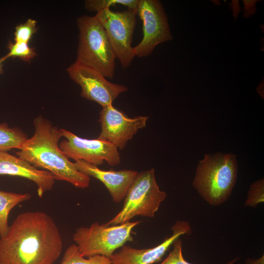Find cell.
Listing matches in <instances>:
<instances>
[{
    "label": "cell",
    "instance_id": "23",
    "mask_svg": "<svg viewBox=\"0 0 264 264\" xmlns=\"http://www.w3.org/2000/svg\"><path fill=\"white\" fill-rule=\"evenodd\" d=\"M246 264H264V255L258 259L248 258L246 260Z\"/></svg>",
    "mask_w": 264,
    "mask_h": 264
},
{
    "label": "cell",
    "instance_id": "4",
    "mask_svg": "<svg viewBox=\"0 0 264 264\" xmlns=\"http://www.w3.org/2000/svg\"><path fill=\"white\" fill-rule=\"evenodd\" d=\"M77 23L79 34L76 61L112 78L116 58L105 29L95 16H83Z\"/></svg>",
    "mask_w": 264,
    "mask_h": 264
},
{
    "label": "cell",
    "instance_id": "2",
    "mask_svg": "<svg viewBox=\"0 0 264 264\" xmlns=\"http://www.w3.org/2000/svg\"><path fill=\"white\" fill-rule=\"evenodd\" d=\"M33 124L34 134L24 142L17 155L34 167L50 172L55 179L76 188H88L90 177L80 172L59 147V141L63 137L60 129L41 115Z\"/></svg>",
    "mask_w": 264,
    "mask_h": 264
},
{
    "label": "cell",
    "instance_id": "9",
    "mask_svg": "<svg viewBox=\"0 0 264 264\" xmlns=\"http://www.w3.org/2000/svg\"><path fill=\"white\" fill-rule=\"evenodd\" d=\"M60 130L66 139L61 141L59 147L68 158L83 160L96 166L104 161L111 166L121 163L118 148L110 142L98 138H83L66 129Z\"/></svg>",
    "mask_w": 264,
    "mask_h": 264
},
{
    "label": "cell",
    "instance_id": "7",
    "mask_svg": "<svg viewBox=\"0 0 264 264\" xmlns=\"http://www.w3.org/2000/svg\"><path fill=\"white\" fill-rule=\"evenodd\" d=\"M136 15L137 9L114 12L110 8L94 16L105 29L116 58L124 68L129 66L135 57L132 43Z\"/></svg>",
    "mask_w": 264,
    "mask_h": 264
},
{
    "label": "cell",
    "instance_id": "12",
    "mask_svg": "<svg viewBox=\"0 0 264 264\" xmlns=\"http://www.w3.org/2000/svg\"><path fill=\"white\" fill-rule=\"evenodd\" d=\"M172 236L166 238L159 245L150 248L136 249L124 245L110 258L112 264H153L160 261L162 258L181 235H190L192 229L189 222L177 220L171 227Z\"/></svg>",
    "mask_w": 264,
    "mask_h": 264
},
{
    "label": "cell",
    "instance_id": "21",
    "mask_svg": "<svg viewBox=\"0 0 264 264\" xmlns=\"http://www.w3.org/2000/svg\"><path fill=\"white\" fill-rule=\"evenodd\" d=\"M264 202V180L259 179L250 186L246 199L244 202L246 207H256Z\"/></svg>",
    "mask_w": 264,
    "mask_h": 264
},
{
    "label": "cell",
    "instance_id": "16",
    "mask_svg": "<svg viewBox=\"0 0 264 264\" xmlns=\"http://www.w3.org/2000/svg\"><path fill=\"white\" fill-rule=\"evenodd\" d=\"M27 139V135L20 129L10 127L7 123H0V151L20 150Z\"/></svg>",
    "mask_w": 264,
    "mask_h": 264
},
{
    "label": "cell",
    "instance_id": "5",
    "mask_svg": "<svg viewBox=\"0 0 264 264\" xmlns=\"http://www.w3.org/2000/svg\"><path fill=\"white\" fill-rule=\"evenodd\" d=\"M166 197L157 184L154 169L138 173L127 191L122 209L105 224L124 223L136 216L153 218Z\"/></svg>",
    "mask_w": 264,
    "mask_h": 264
},
{
    "label": "cell",
    "instance_id": "15",
    "mask_svg": "<svg viewBox=\"0 0 264 264\" xmlns=\"http://www.w3.org/2000/svg\"><path fill=\"white\" fill-rule=\"evenodd\" d=\"M29 193L19 194L0 190V237L6 233L8 217L16 206L31 198Z\"/></svg>",
    "mask_w": 264,
    "mask_h": 264
},
{
    "label": "cell",
    "instance_id": "20",
    "mask_svg": "<svg viewBox=\"0 0 264 264\" xmlns=\"http://www.w3.org/2000/svg\"><path fill=\"white\" fill-rule=\"evenodd\" d=\"M37 30L36 21L28 19L23 23L18 24L16 27L14 32L15 42L28 44Z\"/></svg>",
    "mask_w": 264,
    "mask_h": 264
},
{
    "label": "cell",
    "instance_id": "14",
    "mask_svg": "<svg viewBox=\"0 0 264 264\" xmlns=\"http://www.w3.org/2000/svg\"><path fill=\"white\" fill-rule=\"evenodd\" d=\"M76 168L83 174L101 181L109 191L113 201H121L138 172L132 170H104L83 160L74 162Z\"/></svg>",
    "mask_w": 264,
    "mask_h": 264
},
{
    "label": "cell",
    "instance_id": "3",
    "mask_svg": "<svg viewBox=\"0 0 264 264\" xmlns=\"http://www.w3.org/2000/svg\"><path fill=\"white\" fill-rule=\"evenodd\" d=\"M237 176L238 164L234 154H205L199 162L192 185L204 200L217 206L230 198Z\"/></svg>",
    "mask_w": 264,
    "mask_h": 264
},
{
    "label": "cell",
    "instance_id": "1",
    "mask_svg": "<svg viewBox=\"0 0 264 264\" xmlns=\"http://www.w3.org/2000/svg\"><path fill=\"white\" fill-rule=\"evenodd\" d=\"M63 241L53 219L40 211L20 214L0 237V264H54Z\"/></svg>",
    "mask_w": 264,
    "mask_h": 264
},
{
    "label": "cell",
    "instance_id": "17",
    "mask_svg": "<svg viewBox=\"0 0 264 264\" xmlns=\"http://www.w3.org/2000/svg\"><path fill=\"white\" fill-rule=\"evenodd\" d=\"M61 264H112L104 256L95 255L88 258L82 256L76 244L69 245L66 250Z\"/></svg>",
    "mask_w": 264,
    "mask_h": 264
},
{
    "label": "cell",
    "instance_id": "8",
    "mask_svg": "<svg viewBox=\"0 0 264 264\" xmlns=\"http://www.w3.org/2000/svg\"><path fill=\"white\" fill-rule=\"evenodd\" d=\"M137 15L142 22L143 37L133 47L134 55L139 58L149 56L158 44L173 39L167 14L158 0H138Z\"/></svg>",
    "mask_w": 264,
    "mask_h": 264
},
{
    "label": "cell",
    "instance_id": "10",
    "mask_svg": "<svg viewBox=\"0 0 264 264\" xmlns=\"http://www.w3.org/2000/svg\"><path fill=\"white\" fill-rule=\"evenodd\" d=\"M67 71L70 78L81 87V96L102 107L112 105L120 94L128 90L127 87L108 81L98 71L76 61Z\"/></svg>",
    "mask_w": 264,
    "mask_h": 264
},
{
    "label": "cell",
    "instance_id": "24",
    "mask_svg": "<svg viewBox=\"0 0 264 264\" xmlns=\"http://www.w3.org/2000/svg\"><path fill=\"white\" fill-rule=\"evenodd\" d=\"M3 61L1 59V58H0V74H1L3 73V65L2 63Z\"/></svg>",
    "mask_w": 264,
    "mask_h": 264
},
{
    "label": "cell",
    "instance_id": "6",
    "mask_svg": "<svg viewBox=\"0 0 264 264\" xmlns=\"http://www.w3.org/2000/svg\"><path fill=\"white\" fill-rule=\"evenodd\" d=\"M139 223V221H129L107 225L95 222L89 227L76 229L73 240L82 256L88 258L100 255L110 259L116 249L127 242L133 241L132 230Z\"/></svg>",
    "mask_w": 264,
    "mask_h": 264
},
{
    "label": "cell",
    "instance_id": "13",
    "mask_svg": "<svg viewBox=\"0 0 264 264\" xmlns=\"http://www.w3.org/2000/svg\"><path fill=\"white\" fill-rule=\"evenodd\" d=\"M0 175L19 176L33 181L37 186L40 198L53 188L56 180L50 172L39 169L20 157L4 151H0Z\"/></svg>",
    "mask_w": 264,
    "mask_h": 264
},
{
    "label": "cell",
    "instance_id": "18",
    "mask_svg": "<svg viewBox=\"0 0 264 264\" xmlns=\"http://www.w3.org/2000/svg\"><path fill=\"white\" fill-rule=\"evenodd\" d=\"M7 47L8 53L1 58L3 62L9 58H19L29 62L36 55L34 49L29 47L27 43L9 41Z\"/></svg>",
    "mask_w": 264,
    "mask_h": 264
},
{
    "label": "cell",
    "instance_id": "22",
    "mask_svg": "<svg viewBox=\"0 0 264 264\" xmlns=\"http://www.w3.org/2000/svg\"><path fill=\"white\" fill-rule=\"evenodd\" d=\"M172 245L173 246L172 250L160 264H193L186 261L183 256L181 239L177 238ZM239 259L236 258L226 264H234Z\"/></svg>",
    "mask_w": 264,
    "mask_h": 264
},
{
    "label": "cell",
    "instance_id": "19",
    "mask_svg": "<svg viewBox=\"0 0 264 264\" xmlns=\"http://www.w3.org/2000/svg\"><path fill=\"white\" fill-rule=\"evenodd\" d=\"M138 2V0H88L85 2V7L88 11L97 12L117 5L137 9Z\"/></svg>",
    "mask_w": 264,
    "mask_h": 264
},
{
    "label": "cell",
    "instance_id": "11",
    "mask_svg": "<svg viewBox=\"0 0 264 264\" xmlns=\"http://www.w3.org/2000/svg\"><path fill=\"white\" fill-rule=\"evenodd\" d=\"M149 117H128L112 105L102 107L100 111L99 122L101 131L98 139L123 149L138 131L146 126Z\"/></svg>",
    "mask_w": 264,
    "mask_h": 264
}]
</instances>
